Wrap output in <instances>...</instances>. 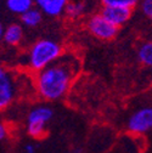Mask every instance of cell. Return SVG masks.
I'll list each match as a JSON object with an SVG mask.
<instances>
[{
  "mask_svg": "<svg viewBox=\"0 0 152 153\" xmlns=\"http://www.w3.org/2000/svg\"><path fill=\"white\" fill-rule=\"evenodd\" d=\"M7 137H9V129L5 123H1V125H0V140L5 141Z\"/></svg>",
  "mask_w": 152,
  "mask_h": 153,
  "instance_id": "16",
  "label": "cell"
},
{
  "mask_svg": "<svg viewBox=\"0 0 152 153\" xmlns=\"http://www.w3.org/2000/svg\"><path fill=\"white\" fill-rule=\"evenodd\" d=\"M138 61L146 67L152 68V40L141 43L136 49Z\"/></svg>",
  "mask_w": 152,
  "mask_h": 153,
  "instance_id": "12",
  "label": "cell"
},
{
  "mask_svg": "<svg viewBox=\"0 0 152 153\" xmlns=\"http://www.w3.org/2000/svg\"><path fill=\"white\" fill-rule=\"evenodd\" d=\"M54 117V111L48 105L33 106L26 116V131L35 140L43 139L46 135L48 126Z\"/></svg>",
  "mask_w": 152,
  "mask_h": 153,
  "instance_id": "3",
  "label": "cell"
},
{
  "mask_svg": "<svg viewBox=\"0 0 152 153\" xmlns=\"http://www.w3.org/2000/svg\"><path fill=\"white\" fill-rule=\"evenodd\" d=\"M127 129L135 135H144L152 130V106L136 108L128 117Z\"/></svg>",
  "mask_w": 152,
  "mask_h": 153,
  "instance_id": "6",
  "label": "cell"
},
{
  "mask_svg": "<svg viewBox=\"0 0 152 153\" xmlns=\"http://www.w3.org/2000/svg\"><path fill=\"white\" fill-rule=\"evenodd\" d=\"M140 9H141V12L147 18H151L152 17V0H141Z\"/></svg>",
  "mask_w": 152,
  "mask_h": 153,
  "instance_id": "15",
  "label": "cell"
},
{
  "mask_svg": "<svg viewBox=\"0 0 152 153\" xmlns=\"http://www.w3.org/2000/svg\"><path fill=\"white\" fill-rule=\"evenodd\" d=\"M150 20H151V22H152V17H151V18H150Z\"/></svg>",
  "mask_w": 152,
  "mask_h": 153,
  "instance_id": "18",
  "label": "cell"
},
{
  "mask_svg": "<svg viewBox=\"0 0 152 153\" xmlns=\"http://www.w3.org/2000/svg\"><path fill=\"white\" fill-rule=\"evenodd\" d=\"M85 12V3L82 0H69L65 9V15L69 20H77Z\"/></svg>",
  "mask_w": 152,
  "mask_h": 153,
  "instance_id": "13",
  "label": "cell"
},
{
  "mask_svg": "<svg viewBox=\"0 0 152 153\" xmlns=\"http://www.w3.org/2000/svg\"><path fill=\"white\" fill-rule=\"evenodd\" d=\"M69 0H34L37 7L49 17H59L65 13L66 5Z\"/></svg>",
  "mask_w": 152,
  "mask_h": 153,
  "instance_id": "8",
  "label": "cell"
},
{
  "mask_svg": "<svg viewBox=\"0 0 152 153\" xmlns=\"http://www.w3.org/2000/svg\"><path fill=\"white\" fill-rule=\"evenodd\" d=\"M34 0H5V5L7 10L13 13L21 16L32 7H34Z\"/></svg>",
  "mask_w": 152,
  "mask_h": 153,
  "instance_id": "11",
  "label": "cell"
},
{
  "mask_svg": "<svg viewBox=\"0 0 152 153\" xmlns=\"http://www.w3.org/2000/svg\"><path fill=\"white\" fill-rule=\"evenodd\" d=\"M100 13L108 22L121 28L130 20L133 10L127 7H121V6H102Z\"/></svg>",
  "mask_w": 152,
  "mask_h": 153,
  "instance_id": "7",
  "label": "cell"
},
{
  "mask_svg": "<svg viewBox=\"0 0 152 153\" xmlns=\"http://www.w3.org/2000/svg\"><path fill=\"white\" fill-rule=\"evenodd\" d=\"M79 71L80 62L77 55L63 53L56 62L34 74V90L43 101H60L69 92Z\"/></svg>",
  "mask_w": 152,
  "mask_h": 153,
  "instance_id": "1",
  "label": "cell"
},
{
  "mask_svg": "<svg viewBox=\"0 0 152 153\" xmlns=\"http://www.w3.org/2000/svg\"><path fill=\"white\" fill-rule=\"evenodd\" d=\"M85 28L94 38L102 42L113 40L117 36L119 30L118 27L108 22L100 12L94 13L88 18L85 22Z\"/></svg>",
  "mask_w": 152,
  "mask_h": 153,
  "instance_id": "5",
  "label": "cell"
},
{
  "mask_svg": "<svg viewBox=\"0 0 152 153\" xmlns=\"http://www.w3.org/2000/svg\"><path fill=\"white\" fill-rule=\"evenodd\" d=\"M21 89V82L16 74L3 67L0 69V108L6 109L18 97Z\"/></svg>",
  "mask_w": 152,
  "mask_h": 153,
  "instance_id": "4",
  "label": "cell"
},
{
  "mask_svg": "<svg viewBox=\"0 0 152 153\" xmlns=\"http://www.w3.org/2000/svg\"><path fill=\"white\" fill-rule=\"evenodd\" d=\"M37 152V146L34 143H27L25 146V153H35Z\"/></svg>",
  "mask_w": 152,
  "mask_h": 153,
  "instance_id": "17",
  "label": "cell"
},
{
  "mask_svg": "<svg viewBox=\"0 0 152 153\" xmlns=\"http://www.w3.org/2000/svg\"><path fill=\"white\" fill-rule=\"evenodd\" d=\"M63 46L54 39L44 38L35 40L26 53V67L32 73H38L57 61L63 55Z\"/></svg>",
  "mask_w": 152,
  "mask_h": 153,
  "instance_id": "2",
  "label": "cell"
},
{
  "mask_svg": "<svg viewBox=\"0 0 152 153\" xmlns=\"http://www.w3.org/2000/svg\"><path fill=\"white\" fill-rule=\"evenodd\" d=\"M43 11L39 7H32L27 12L20 16V20L23 27L27 28H35L43 21Z\"/></svg>",
  "mask_w": 152,
  "mask_h": 153,
  "instance_id": "10",
  "label": "cell"
},
{
  "mask_svg": "<svg viewBox=\"0 0 152 153\" xmlns=\"http://www.w3.org/2000/svg\"><path fill=\"white\" fill-rule=\"evenodd\" d=\"M25 38L23 28L18 23H11L5 27L4 34L1 35L3 42L9 46H18Z\"/></svg>",
  "mask_w": 152,
  "mask_h": 153,
  "instance_id": "9",
  "label": "cell"
},
{
  "mask_svg": "<svg viewBox=\"0 0 152 153\" xmlns=\"http://www.w3.org/2000/svg\"><path fill=\"white\" fill-rule=\"evenodd\" d=\"M141 0H100L102 6H121L127 9H134Z\"/></svg>",
  "mask_w": 152,
  "mask_h": 153,
  "instance_id": "14",
  "label": "cell"
}]
</instances>
